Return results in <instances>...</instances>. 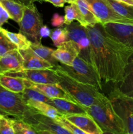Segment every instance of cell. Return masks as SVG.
Here are the masks:
<instances>
[{
    "label": "cell",
    "instance_id": "cell-9",
    "mask_svg": "<svg viewBox=\"0 0 133 134\" xmlns=\"http://www.w3.org/2000/svg\"><path fill=\"white\" fill-rule=\"evenodd\" d=\"M100 23L109 22L133 24V20L128 19L116 13L107 0H86Z\"/></svg>",
    "mask_w": 133,
    "mask_h": 134
},
{
    "label": "cell",
    "instance_id": "cell-37",
    "mask_svg": "<svg viewBox=\"0 0 133 134\" xmlns=\"http://www.w3.org/2000/svg\"><path fill=\"white\" fill-rule=\"evenodd\" d=\"M39 33H40V35L42 38H46L50 37L51 33L52 32H51V30H50V28L48 26L43 25L41 27V28H40Z\"/></svg>",
    "mask_w": 133,
    "mask_h": 134
},
{
    "label": "cell",
    "instance_id": "cell-28",
    "mask_svg": "<svg viewBox=\"0 0 133 134\" xmlns=\"http://www.w3.org/2000/svg\"><path fill=\"white\" fill-rule=\"evenodd\" d=\"M13 130L15 134H37L30 124L21 119H13Z\"/></svg>",
    "mask_w": 133,
    "mask_h": 134
},
{
    "label": "cell",
    "instance_id": "cell-24",
    "mask_svg": "<svg viewBox=\"0 0 133 134\" xmlns=\"http://www.w3.org/2000/svg\"><path fill=\"white\" fill-rule=\"evenodd\" d=\"M0 32L5 35L13 44H15L18 50H26L30 47L31 42L21 33H13L0 27Z\"/></svg>",
    "mask_w": 133,
    "mask_h": 134
},
{
    "label": "cell",
    "instance_id": "cell-32",
    "mask_svg": "<svg viewBox=\"0 0 133 134\" xmlns=\"http://www.w3.org/2000/svg\"><path fill=\"white\" fill-rule=\"evenodd\" d=\"M17 48H18L15 44H13L4 34L0 32V57Z\"/></svg>",
    "mask_w": 133,
    "mask_h": 134
},
{
    "label": "cell",
    "instance_id": "cell-39",
    "mask_svg": "<svg viewBox=\"0 0 133 134\" xmlns=\"http://www.w3.org/2000/svg\"><path fill=\"white\" fill-rule=\"evenodd\" d=\"M117 1H121V2L129 4V5H133V0H117Z\"/></svg>",
    "mask_w": 133,
    "mask_h": 134
},
{
    "label": "cell",
    "instance_id": "cell-5",
    "mask_svg": "<svg viewBox=\"0 0 133 134\" xmlns=\"http://www.w3.org/2000/svg\"><path fill=\"white\" fill-rule=\"evenodd\" d=\"M55 68L78 82L91 85L99 90H102V81L95 67L80 56L76 58L72 65L69 66L61 64Z\"/></svg>",
    "mask_w": 133,
    "mask_h": 134
},
{
    "label": "cell",
    "instance_id": "cell-1",
    "mask_svg": "<svg viewBox=\"0 0 133 134\" xmlns=\"http://www.w3.org/2000/svg\"><path fill=\"white\" fill-rule=\"evenodd\" d=\"M85 27L91 41L93 64L102 82L119 84L133 52L109 35L101 23Z\"/></svg>",
    "mask_w": 133,
    "mask_h": 134
},
{
    "label": "cell",
    "instance_id": "cell-4",
    "mask_svg": "<svg viewBox=\"0 0 133 134\" xmlns=\"http://www.w3.org/2000/svg\"><path fill=\"white\" fill-rule=\"evenodd\" d=\"M37 113H40L27 104L22 93L13 92L0 85V114L25 120Z\"/></svg>",
    "mask_w": 133,
    "mask_h": 134
},
{
    "label": "cell",
    "instance_id": "cell-3",
    "mask_svg": "<svg viewBox=\"0 0 133 134\" xmlns=\"http://www.w3.org/2000/svg\"><path fill=\"white\" fill-rule=\"evenodd\" d=\"M53 69L59 78L58 85L84 109L93 104L102 94L94 86L78 82L57 68Z\"/></svg>",
    "mask_w": 133,
    "mask_h": 134
},
{
    "label": "cell",
    "instance_id": "cell-6",
    "mask_svg": "<svg viewBox=\"0 0 133 134\" xmlns=\"http://www.w3.org/2000/svg\"><path fill=\"white\" fill-rule=\"evenodd\" d=\"M19 26V32L25 35L31 43H41L42 37L39 31L43 26V20L34 3L25 6L23 17Z\"/></svg>",
    "mask_w": 133,
    "mask_h": 134
},
{
    "label": "cell",
    "instance_id": "cell-14",
    "mask_svg": "<svg viewBox=\"0 0 133 134\" xmlns=\"http://www.w3.org/2000/svg\"><path fill=\"white\" fill-rule=\"evenodd\" d=\"M23 58L19 50H13L0 58V74L23 70Z\"/></svg>",
    "mask_w": 133,
    "mask_h": 134
},
{
    "label": "cell",
    "instance_id": "cell-27",
    "mask_svg": "<svg viewBox=\"0 0 133 134\" xmlns=\"http://www.w3.org/2000/svg\"><path fill=\"white\" fill-rule=\"evenodd\" d=\"M107 1L116 13L128 19L133 20V5L117 0H107Z\"/></svg>",
    "mask_w": 133,
    "mask_h": 134
},
{
    "label": "cell",
    "instance_id": "cell-21",
    "mask_svg": "<svg viewBox=\"0 0 133 134\" xmlns=\"http://www.w3.org/2000/svg\"><path fill=\"white\" fill-rule=\"evenodd\" d=\"M26 102H27L29 105L36 109L40 113L46 115V116L54 119V120H57L64 116L57 109L47 103L30 100V99L26 100Z\"/></svg>",
    "mask_w": 133,
    "mask_h": 134
},
{
    "label": "cell",
    "instance_id": "cell-8",
    "mask_svg": "<svg viewBox=\"0 0 133 134\" xmlns=\"http://www.w3.org/2000/svg\"><path fill=\"white\" fill-rule=\"evenodd\" d=\"M110 99L116 113L123 120L127 134H133V98L123 95L115 87Z\"/></svg>",
    "mask_w": 133,
    "mask_h": 134
},
{
    "label": "cell",
    "instance_id": "cell-35",
    "mask_svg": "<svg viewBox=\"0 0 133 134\" xmlns=\"http://www.w3.org/2000/svg\"><path fill=\"white\" fill-rule=\"evenodd\" d=\"M65 18L63 16L59 15L58 13H55L52 18V25L56 27H61L65 24Z\"/></svg>",
    "mask_w": 133,
    "mask_h": 134
},
{
    "label": "cell",
    "instance_id": "cell-2",
    "mask_svg": "<svg viewBox=\"0 0 133 134\" xmlns=\"http://www.w3.org/2000/svg\"><path fill=\"white\" fill-rule=\"evenodd\" d=\"M85 110L95 120L103 133L127 134L123 120L116 113L110 98L104 94Z\"/></svg>",
    "mask_w": 133,
    "mask_h": 134
},
{
    "label": "cell",
    "instance_id": "cell-12",
    "mask_svg": "<svg viewBox=\"0 0 133 134\" xmlns=\"http://www.w3.org/2000/svg\"><path fill=\"white\" fill-rule=\"evenodd\" d=\"M102 26L109 35L133 52V24L109 22Z\"/></svg>",
    "mask_w": 133,
    "mask_h": 134
},
{
    "label": "cell",
    "instance_id": "cell-26",
    "mask_svg": "<svg viewBox=\"0 0 133 134\" xmlns=\"http://www.w3.org/2000/svg\"><path fill=\"white\" fill-rule=\"evenodd\" d=\"M74 2L78 6L83 18L88 25L94 26L96 24L100 23L86 0H75Z\"/></svg>",
    "mask_w": 133,
    "mask_h": 134
},
{
    "label": "cell",
    "instance_id": "cell-16",
    "mask_svg": "<svg viewBox=\"0 0 133 134\" xmlns=\"http://www.w3.org/2000/svg\"><path fill=\"white\" fill-rule=\"evenodd\" d=\"M64 116L86 134H103L95 120L87 113L64 115Z\"/></svg>",
    "mask_w": 133,
    "mask_h": 134
},
{
    "label": "cell",
    "instance_id": "cell-31",
    "mask_svg": "<svg viewBox=\"0 0 133 134\" xmlns=\"http://www.w3.org/2000/svg\"><path fill=\"white\" fill-rule=\"evenodd\" d=\"M13 119L0 114V134H15L13 126Z\"/></svg>",
    "mask_w": 133,
    "mask_h": 134
},
{
    "label": "cell",
    "instance_id": "cell-34",
    "mask_svg": "<svg viewBox=\"0 0 133 134\" xmlns=\"http://www.w3.org/2000/svg\"><path fill=\"white\" fill-rule=\"evenodd\" d=\"M9 19H10V15L0 3V27H2L3 25L6 23Z\"/></svg>",
    "mask_w": 133,
    "mask_h": 134
},
{
    "label": "cell",
    "instance_id": "cell-11",
    "mask_svg": "<svg viewBox=\"0 0 133 134\" xmlns=\"http://www.w3.org/2000/svg\"><path fill=\"white\" fill-rule=\"evenodd\" d=\"M7 75L18 77L38 84H59V78L53 69H23L16 73H6Z\"/></svg>",
    "mask_w": 133,
    "mask_h": 134
},
{
    "label": "cell",
    "instance_id": "cell-10",
    "mask_svg": "<svg viewBox=\"0 0 133 134\" xmlns=\"http://www.w3.org/2000/svg\"><path fill=\"white\" fill-rule=\"evenodd\" d=\"M24 121L30 124L37 134H71L56 120L41 113L31 115Z\"/></svg>",
    "mask_w": 133,
    "mask_h": 134
},
{
    "label": "cell",
    "instance_id": "cell-19",
    "mask_svg": "<svg viewBox=\"0 0 133 134\" xmlns=\"http://www.w3.org/2000/svg\"><path fill=\"white\" fill-rule=\"evenodd\" d=\"M116 86L119 91L126 96L133 98V59L129 61L125 69L123 80Z\"/></svg>",
    "mask_w": 133,
    "mask_h": 134
},
{
    "label": "cell",
    "instance_id": "cell-29",
    "mask_svg": "<svg viewBox=\"0 0 133 134\" xmlns=\"http://www.w3.org/2000/svg\"><path fill=\"white\" fill-rule=\"evenodd\" d=\"M22 95L26 101L30 99V100L37 101V102H42L48 103L50 99V98H48L46 96L42 94L37 90L30 87H26L24 91L22 92Z\"/></svg>",
    "mask_w": 133,
    "mask_h": 134
},
{
    "label": "cell",
    "instance_id": "cell-25",
    "mask_svg": "<svg viewBox=\"0 0 133 134\" xmlns=\"http://www.w3.org/2000/svg\"><path fill=\"white\" fill-rule=\"evenodd\" d=\"M29 48L37 56L50 62L52 65H54V67L59 65V62L53 56V52L54 50L52 48L44 47L42 45L41 43L36 44L33 43H31Z\"/></svg>",
    "mask_w": 133,
    "mask_h": 134
},
{
    "label": "cell",
    "instance_id": "cell-33",
    "mask_svg": "<svg viewBox=\"0 0 133 134\" xmlns=\"http://www.w3.org/2000/svg\"><path fill=\"white\" fill-rule=\"evenodd\" d=\"M56 120L61 126H63L64 128L67 130L69 132H70L71 134H86L83 131H82V130L78 128L72 122L67 120L64 116Z\"/></svg>",
    "mask_w": 133,
    "mask_h": 134
},
{
    "label": "cell",
    "instance_id": "cell-17",
    "mask_svg": "<svg viewBox=\"0 0 133 134\" xmlns=\"http://www.w3.org/2000/svg\"><path fill=\"white\" fill-rule=\"evenodd\" d=\"M23 56V69H48L54 68L50 62L37 56L30 48L26 50H19Z\"/></svg>",
    "mask_w": 133,
    "mask_h": 134
},
{
    "label": "cell",
    "instance_id": "cell-40",
    "mask_svg": "<svg viewBox=\"0 0 133 134\" xmlns=\"http://www.w3.org/2000/svg\"><path fill=\"white\" fill-rule=\"evenodd\" d=\"M0 58H1V57H0Z\"/></svg>",
    "mask_w": 133,
    "mask_h": 134
},
{
    "label": "cell",
    "instance_id": "cell-20",
    "mask_svg": "<svg viewBox=\"0 0 133 134\" xmlns=\"http://www.w3.org/2000/svg\"><path fill=\"white\" fill-rule=\"evenodd\" d=\"M0 85L7 90L16 93H22L26 88L24 79L4 74H0Z\"/></svg>",
    "mask_w": 133,
    "mask_h": 134
},
{
    "label": "cell",
    "instance_id": "cell-13",
    "mask_svg": "<svg viewBox=\"0 0 133 134\" xmlns=\"http://www.w3.org/2000/svg\"><path fill=\"white\" fill-rule=\"evenodd\" d=\"M79 54L80 48L78 44L73 41L68 40L54 50L53 56L61 64L70 66Z\"/></svg>",
    "mask_w": 133,
    "mask_h": 134
},
{
    "label": "cell",
    "instance_id": "cell-23",
    "mask_svg": "<svg viewBox=\"0 0 133 134\" xmlns=\"http://www.w3.org/2000/svg\"><path fill=\"white\" fill-rule=\"evenodd\" d=\"M0 3L8 12L10 19L19 24L23 17L24 5L9 0H0Z\"/></svg>",
    "mask_w": 133,
    "mask_h": 134
},
{
    "label": "cell",
    "instance_id": "cell-38",
    "mask_svg": "<svg viewBox=\"0 0 133 134\" xmlns=\"http://www.w3.org/2000/svg\"><path fill=\"white\" fill-rule=\"evenodd\" d=\"M9 1H14V2L22 4L24 6H27V5H30V4L34 3L35 2L42 3L44 1V0H9Z\"/></svg>",
    "mask_w": 133,
    "mask_h": 134
},
{
    "label": "cell",
    "instance_id": "cell-15",
    "mask_svg": "<svg viewBox=\"0 0 133 134\" xmlns=\"http://www.w3.org/2000/svg\"><path fill=\"white\" fill-rule=\"evenodd\" d=\"M25 82L26 87L37 90L49 98H60L77 103L76 101L67 94L58 84H38L26 79H25Z\"/></svg>",
    "mask_w": 133,
    "mask_h": 134
},
{
    "label": "cell",
    "instance_id": "cell-7",
    "mask_svg": "<svg viewBox=\"0 0 133 134\" xmlns=\"http://www.w3.org/2000/svg\"><path fill=\"white\" fill-rule=\"evenodd\" d=\"M65 29L67 34L68 40L75 42L80 48L78 56L89 64H93L92 50L88 31L85 26L80 24L72 23L66 25Z\"/></svg>",
    "mask_w": 133,
    "mask_h": 134
},
{
    "label": "cell",
    "instance_id": "cell-18",
    "mask_svg": "<svg viewBox=\"0 0 133 134\" xmlns=\"http://www.w3.org/2000/svg\"><path fill=\"white\" fill-rule=\"evenodd\" d=\"M48 104L53 106L63 115L87 113L84 107L78 103L60 98H50Z\"/></svg>",
    "mask_w": 133,
    "mask_h": 134
},
{
    "label": "cell",
    "instance_id": "cell-36",
    "mask_svg": "<svg viewBox=\"0 0 133 134\" xmlns=\"http://www.w3.org/2000/svg\"><path fill=\"white\" fill-rule=\"evenodd\" d=\"M74 1L75 0H44V1L51 3L52 5L56 7H62L66 3H71Z\"/></svg>",
    "mask_w": 133,
    "mask_h": 134
},
{
    "label": "cell",
    "instance_id": "cell-22",
    "mask_svg": "<svg viewBox=\"0 0 133 134\" xmlns=\"http://www.w3.org/2000/svg\"><path fill=\"white\" fill-rule=\"evenodd\" d=\"M65 24L69 25L74 20L78 21L81 25L83 26H86L88 24L86 22L83 18L79 7L75 2H72L70 3V5L65 7Z\"/></svg>",
    "mask_w": 133,
    "mask_h": 134
},
{
    "label": "cell",
    "instance_id": "cell-30",
    "mask_svg": "<svg viewBox=\"0 0 133 134\" xmlns=\"http://www.w3.org/2000/svg\"><path fill=\"white\" fill-rule=\"evenodd\" d=\"M50 38L53 41L54 46L56 47H58L63 43L68 41L67 34L65 27L64 28L59 27L56 29L54 31L51 33Z\"/></svg>",
    "mask_w": 133,
    "mask_h": 134
}]
</instances>
